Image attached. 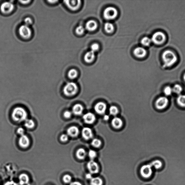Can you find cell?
Listing matches in <instances>:
<instances>
[{"mask_svg": "<svg viewBox=\"0 0 185 185\" xmlns=\"http://www.w3.org/2000/svg\"><path fill=\"white\" fill-rule=\"evenodd\" d=\"M12 117L14 121L21 122L25 121L27 119L28 114L24 108L17 107L13 110Z\"/></svg>", "mask_w": 185, "mask_h": 185, "instance_id": "obj_1", "label": "cell"}, {"mask_svg": "<svg viewBox=\"0 0 185 185\" xmlns=\"http://www.w3.org/2000/svg\"><path fill=\"white\" fill-rule=\"evenodd\" d=\"M162 59L164 64L167 67H170L174 64L177 60L175 54L170 50H166L163 53Z\"/></svg>", "mask_w": 185, "mask_h": 185, "instance_id": "obj_2", "label": "cell"}, {"mask_svg": "<svg viewBox=\"0 0 185 185\" xmlns=\"http://www.w3.org/2000/svg\"><path fill=\"white\" fill-rule=\"evenodd\" d=\"M78 91V87L76 83H68L63 88L64 94L67 96H72L75 95Z\"/></svg>", "mask_w": 185, "mask_h": 185, "instance_id": "obj_3", "label": "cell"}, {"mask_svg": "<svg viewBox=\"0 0 185 185\" xmlns=\"http://www.w3.org/2000/svg\"><path fill=\"white\" fill-rule=\"evenodd\" d=\"M118 13V11L116 8L109 7L105 10L103 12V16L105 19L107 20H113L116 17Z\"/></svg>", "mask_w": 185, "mask_h": 185, "instance_id": "obj_4", "label": "cell"}, {"mask_svg": "<svg viewBox=\"0 0 185 185\" xmlns=\"http://www.w3.org/2000/svg\"><path fill=\"white\" fill-rule=\"evenodd\" d=\"M140 172L142 177L148 179L152 176L153 172L152 166L150 164H145L141 168Z\"/></svg>", "mask_w": 185, "mask_h": 185, "instance_id": "obj_5", "label": "cell"}, {"mask_svg": "<svg viewBox=\"0 0 185 185\" xmlns=\"http://www.w3.org/2000/svg\"><path fill=\"white\" fill-rule=\"evenodd\" d=\"M14 6L11 1H5L0 6V11L4 14H8L11 13L14 9Z\"/></svg>", "mask_w": 185, "mask_h": 185, "instance_id": "obj_6", "label": "cell"}, {"mask_svg": "<svg viewBox=\"0 0 185 185\" xmlns=\"http://www.w3.org/2000/svg\"><path fill=\"white\" fill-rule=\"evenodd\" d=\"M19 33L22 38L28 39L30 38L31 36L32 31L29 26L24 24L20 27Z\"/></svg>", "mask_w": 185, "mask_h": 185, "instance_id": "obj_7", "label": "cell"}, {"mask_svg": "<svg viewBox=\"0 0 185 185\" xmlns=\"http://www.w3.org/2000/svg\"><path fill=\"white\" fill-rule=\"evenodd\" d=\"M169 103V100L166 97H161L156 100L155 106L157 109L163 110L168 106Z\"/></svg>", "mask_w": 185, "mask_h": 185, "instance_id": "obj_8", "label": "cell"}, {"mask_svg": "<svg viewBox=\"0 0 185 185\" xmlns=\"http://www.w3.org/2000/svg\"><path fill=\"white\" fill-rule=\"evenodd\" d=\"M166 40L165 35L162 32H156L153 35L152 41L157 45H160L163 43Z\"/></svg>", "mask_w": 185, "mask_h": 185, "instance_id": "obj_9", "label": "cell"}, {"mask_svg": "<svg viewBox=\"0 0 185 185\" xmlns=\"http://www.w3.org/2000/svg\"><path fill=\"white\" fill-rule=\"evenodd\" d=\"M87 167L90 174H97L99 172L100 167L98 164L93 160H91L87 164Z\"/></svg>", "mask_w": 185, "mask_h": 185, "instance_id": "obj_10", "label": "cell"}, {"mask_svg": "<svg viewBox=\"0 0 185 185\" xmlns=\"http://www.w3.org/2000/svg\"><path fill=\"white\" fill-rule=\"evenodd\" d=\"M64 2L69 9L72 11H76L80 7L81 1L80 0H74V1H64Z\"/></svg>", "mask_w": 185, "mask_h": 185, "instance_id": "obj_11", "label": "cell"}, {"mask_svg": "<svg viewBox=\"0 0 185 185\" xmlns=\"http://www.w3.org/2000/svg\"><path fill=\"white\" fill-rule=\"evenodd\" d=\"M106 105L103 102H99L95 105L94 110L98 114L103 115L104 114L106 110Z\"/></svg>", "mask_w": 185, "mask_h": 185, "instance_id": "obj_12", "label": "cell"}, {"mask_svg": "<svg viewBox=\"0 0 185 185\" xmlns=\"http://www.w3.org/2000/svg\"><path fill=\"white\" fill-rule=\"evenodd\" d=\"M18 142L20 146L23 148H27L29 146L30 143L29 139L25 135L21 136Z\"/></svg>", "mask_w": 185, "mask_h": 185, "instance_id": "obj_13", "label": "cell"}, {"mask_svg": "<svg viewBox=\"0 0 185 185\" xmlns=\"http://www.w3.org/2000/svg\"><path fill=\"white\" fill-rule=\"evenodd\" d=\"M147 51L142 47H137L133 51V54L136 57L139 58L145 57L147 54Z\"/></svg>", "mask_w": 185, "mask_h": 185, "instance_id": "obj_14", "label": "cell"}, {"mask_svg": "<svg viewBox=\"0 0 185 185\" xmlns=\"http://www.w3.org/2000/svg\"><path fill=\"white\" fill-rule=\"evenodd\" d=\"M81 134L83 138L86 140H90L93 137L92 130L88 127H85L83 128Z\"/></svg>", "mask_w": 185, "mask_h": 185, "instance_id": "obj_15", "label": "cell"}, {"mask_svg": "<svg viewBox=\"0 0 185 185\" xmlns=\"http://www.w3.org/2000/svg\"><path fill=\"white\" fill-rule=\"evenodd\" d=\"M83 119L86 123L88 124H91L94 123L96 120V116L93 114L88 113L84 115Z\"/></svg>", "mask_w": 185, "mask_h": 185, "instance_id": "obj_16", "label": "cell"}, {"mask_svg": "<svg viewBox=\"0 0 185 185\" xmlns=\"http://www.w3.org/2000/svg\"><path fill=\"white\" fill-rule=\"evenodd\" d=\"M79 133V129L76 126L71 127L67 130V135L72 137L77 136Z\"/></svg>", "mask_w": 185, "mask_h": 185, "instance_id": "obj_17", "label": "cell"}, {"mask_svg": "<svg viewBox=\"0 0 185 185\" xmlns=\"http://www.w3.org/2000/svg\"><path fill=\"white\" fill-rule=\"evenodd\" d=\"M97 27V23L94 20H90L86 23V29L88 31L91 32L94 31L96 29Z\"/></svg>", "mask_w": 185, "mask_h": 185, "instance_id": "obj_18", "label": "cell"}, {"mask_svg": "<svg viewBox=\"0 0 185 185\" xmlns=\"http://www.w3.org/2000/svg\"><path fill=\"white\" fill-rule=\"evenodd\" d=\"M111 125L114 128L119 129L123 125V122L121 119L118 117H115L112 120Z\"/></svg>", "mask_w": 185, "mask_h": 185, "instance_id": "obj_19", "label": "cell"}, {"mask_svg": "<svg viewBox=\"0 0 185 185\" xmlns=\"http://www.w3.org/2000/svg\"><path fill=\"white\" fill-rule=\"evenodd\" d=\"M72 113L76 115L82 114L83 111V107L82 105L77 104L74 105L72 108Z\"/></svg>", "mask_w": 185, "mask_h": 185, "instance_id": "obj_20", "label": "cell"}, {"mask_svg": "<svg viewBox=\"0 0 185 185\" xmlns=\"http://www.w3.org/2000/svg\"><path fill=\"white\" fill-rule=\"evenodd\" d=\"M18 179H19L20 184L21 185L27 184L29 181V178L28 176L24 173L20 174L18 177Z\"/></svg>", "mask_w": 185, "mask_h": 185, "instance_id": "obj_21", "label": "cell"}, {"mask_svg": "<svg viewBox=\"0 0 185 185\" xmlns=\"http://www.w3.org/2000/svg\"><path fill=\"white\" fill-rule=\"evenodd\" d=\"M95 58V52L90 51L86 53L84 56V60L85 62L90 63L94 60Z\"/></svg>", "mask_w": 185, "mask_h": 185, "instance_id": "obj_22", "label": "cell"}, {"mask_svg": "<svg viewBox=\"0 0 185 185\" xmlns=\"http://www.w3.org/2000/svg\"><path fill=\"white\" fill-rule=\"evenodd\" d=\"M76 157L80 160H83L85 158L86 153L84 149L81 148L78 149L76 152Z\"/></svg>", "mask_w": 185, "mask_h": 185, "instance_id": "obj_23", "label": "cell"}, {"mask_svg": "<svg viewBox=\"0 0 185 185\" xmlns=\"http://www.w3.org/2000/svg\"><path fill=\"white\" fill-rule=\"evenodd\" d=\"M91 185H102L103 181L100 177L92 178L90 180Z\"/></svg>", "mask_w": 185, "mask_h": 185, "instance_id": "obj_24", "label": "cell"}, {"mask_svg": "<svg viewBox=\"0 0 185 185\" xmlns=\"http://www.w3.org/2000/svg\"><path fill=\"white\" fill-rule=\"evenodd\" d=\"M177 102L179 106L185 108V95H180L177 98Z\"/></svg>", "mask_w": 185, "mask_h": 185, "instance_id": "obj_25", "label": "cell"}, {"mask_svg": "<svg viewBox=\"0 0 185 185\" xmlns=\"http://www.w3.org/2000/svg\"><path fill=\"white\" fill-rule=\"evenodd\" d=\"M150 164L152 167H154L156 170L160 169L163 165L162 162L160 160L158 159L152 161Z\"/></svg>", "mask_w": 185, "mask_h": 185, "instance_id": "obj_26", "label": "cell"}, {"mask_svg": "<svg viewBox=\"0 0 185 185\" xmlns=\"http://www.w3.org/2000/svg\"><path fill=\"white\" fill-rule=\"evenodd\" d=\"M105 29L107 33H111L114 30V26L111 23H106L105 24Z\"/></svg>", "mask_w": 185, "mask_h": 185, "instance_id": "obj_27", "label": "cell"}, {"mask_svg": "<svg viewBox=\"0 0 185 185\" xmlns=\"http://www.w3.org/2000/svg\"><path fill=\"white\" fill-rule=\"evenodd\" d=\"M173 92L177 94H180L183 91V88L179 84H176L172 88Z\"/></svg>", "mask_w": 185, "mask_h": 185, "instance_id": "obj_28", "label": "cell"}, {"mask_svg": "<svg viewBox=\"0 0 185 185\" xmlns=\"http://www.w3.org/2000/svg\"><path fill=\"white\" fill-rule=\"evenodd\" d=\"M25 126L27 128L31 129L33 128L35 125L34 122L32 119H27L25 122Z\"/></svg>", "mask_w": 185, "mask_h": 185, "instance_id": "obj_29", "label": "cell"}, {"mask_svg": "<svg viewBox=\"0 0 185 185\" xmlns=\"http://www.w3.org/2000/svg\"><path fill=\"white\" fill-rule=\"evenodd\" d=\"M77 72L75 69H72L69 71L68 72L69 77L71 79H74L77 77Z\"/></svg>", "mask_w": 185, "mask_h": 185, "instance_id": "obj_30", "label": "cell"}, {"mask_svg": "<svg viewBox=\"0 0 185 185\" xmlns=\"http://www.w3.org/2000/svg\"><path fill=\"white\" fill-rule=\"evenodd\" d=\"M152 40L147 37H144L142 39L141 43L144 46H147L150 45Z\"/></svg>", "mask_w": 185, "mask_h": 185, "instance_id": "obj_31", "label": "cell"}, {"mask_svg": "<svg viewBox=\"0 0 185 185\" xmlns=\"http://www.w3.org/2000/svg\"><path fill=\"white\" fill-rule=\"evenodd\" d=\"M91 145L93 147L98 148L100 147L101 145V140L97 139H93L91 142Z\"/></svg>", "mask_w": 185, "mask_h": 185, "instance_id": "obj_32", "label": "cell"}, {"mask_svg": "<svg viewBox=\"0 0 185 185\" xmlns=\"http://www.w3.org/2000/svg\"><path fill=\"white\" fill-rule=\"evenodd\" d=\"M173 92L172 88L170 87V86H167L164 88V93L166 96H170Z\"/></svg>", "mask_w": 185, "mask_h": 185, "instance_id": "obj_33", "label": "cell"}, {"mask_svg": "<svg viewBox=\"0 0 185 185\" xmlns=\"http://www.w3.org/2000/svg\"><path fill=\"white\" fill-rule=\"evenodd\" d=\"M109 112L110 114L115 116L118 113V110L116 106H112L110 108Z\"/></svg>", "mask_w": 185, "mask_h": 185, "instance_id": "obj_34", "label": "cell"}, {"mask_svg": "<svg viewBox=\"0 0 185 185\" xmlns=\"http://www.w3.org/2000/svg\"><path fill=\"white\" fill-rule=\"evenodd\" d=\"M63 181L64 183H67V184L70 183L72 181V177L69 175L66 174L63 178Z\"/></svg>", "mask_w": 185, "mask_h": 185, "instance_id": "obj_35", "label": "cell"}, {"mask_svg": "<svg viewBox=\"0 0 185 185\" xmlns=\"http://www.w3.org/2000/svg\"><path fill=\"white\" fill-rule=\"evenodd\" d=\"M85 28L82 26H78L76 29V33L78 35H81L84 33L85 32Z\"/></svg>", "mask_w": 185, "mask_h": 185, "instance_id": "obj_36", "label": "cell"}, {"mask_svg": "<svg viewBox=\"0 0 185 185\" xmlns=\"http://www.w3.org/2000/svg\"><path fill=\"white\" fill-rule=\"evenodd\" d=\"M97 155V154L96 152L94 150H90L88 153V156L91 160H93L96 157Z\"/></svg>", "mask_w": 185, "mask_h": 185, "instance_id": "obj_37", "label": "cell"}, {"mask_svg": "<svg viewBox=\"0 0 185 185\" xmlns=\"http://www.w3.org/2000/svg\"><path fill=\"white\" fill-rule=\"evenodd\" d=\"M91 51L95 52L97 51L98 50V49H99V46L98 45V44L95 43L93 44V45H91Z\"/></svg>", "mask_w": 185, "mask_h": 185, "instance_id": "obj_38", "label": "cell"}, {"mask_svg": "<svg viewBox=\"0 0 185 185\" xmlns=\"http://www.w3.org/2000/svg\"><path fill=\"white\" fill-rule=\"evenodd\" d=\"M25 24L29 26L30 25L32 24L33 21L31 18L28 17L25 18L24 20Z\"/></svg>", "mask_w": 185, "mask_h": 185, "instance_id": "obj_39", "label": "cell"}, {"mask_svg": "<svg viewBox=\"0 0 185 185\" xmlns=\"http://www.w3.org/2000/svg\"><path fill=\"white\" fill-rule=\"evenodd\" d=\"M69 139V136L66 134H63L60 137V140L61 141L63 142H67Z\"/></svg>", "mask_w": 185, "mask_h": 185, "instance_id": "obj_40", "label": "cell"}, {"mask_svg": "<svg viewBox=\"0 0 185 185\" xmlns=\"http://www.w3.org/2000/svg\"><path fill=\"white\" fill-rule=\"evenodd\" d=\"M72 113L70 111H66L64 113V116L66 118H70L72 115Z\"/></svg>", "mask_w": 185, "mask_h": 185, "instance_id": "obj_41", "label": "cell"}, {"mask_svg": "<svg viewBox=\"0 0 185 185\" xmlns=\"http://www.w3.org/2000/svg\"><path fill=\"white\" fill-rule=\"evenodd\" d=\"M17 132L21 136L24 135V130L22 128H19L18 129Z\"/></svg>", "mask_w": 185, "mask_h": 185, "instance_id": "obj_42", "label": "cell"}, {"mask_svg": "<svg viewBox=\"0 0 185 185\" xmlns=\"http://www.w3.org/2000/svg\"><path fill=\"white\" fill-rule=\"evenodd\" d=\"M4 185H17L16 183L13 181H8L5 183Z\"/></svg>", "mask_w": 185, "mask_h": 185, "instance_id": "obj_43", "label": "cell"}, {"mask_svg": "<svg viewBox=\"0 0 185 185\" xmlns=\"http://www.w3.org/2000/svg\"><path fill=\"white\" fill-rule=\"evenodd\" d=\"M69 185H83L79 181H74L73 182H71Z\"/></svg>", "mask_w": 185, "mask_h": 185, "instance_id": "obj_44", "label": "cell"}, {"mask_svg": "<svg viewBox=\"0 0 185 185\" xmlns=\"http://www.w3.org/2000/svg\"><path fill=\"white\" fill-rule=\"evenodd\" d=\"M91 174H90V173H89V174H86V177L88 179L91 180V178H92V175H91Z\"/></svg>", "mask_w": 185, "mask_h": 185, "instance_id": "obj_45", "label": "cell"}, {"mask_svg": "<svg viewBox=\"0 0 185 185\" xmlns=\"http://www.w3.org/2000/svg\"><path fill=\"white\" fill-rule=\"evenodd\" d=\"M109 119V116L108 115H105L104 117H103V119L105 121H107Z\"/></svg>", "mask_w": 185, "mask_h": 185, "instance_id": "obj_46", "label": "cell"}, {"mask_svg": "<svg viewBox=\"0 0 185 185\" xmlns=\"http://www.w3.org/2000/svg\"><path fill=\"white\" fill-rule=\"evenodd\" d=\"M20 1L21 3H22V4H28L30 2V1Z\"/></svg>", "mask_w": 185, "mask_h": 185, "instance_id": "obj_47", "label": "cell"}, {"mask_svg": "<svg viewBox=\"0 0 185 185\" xmlns=\"http://www.w3.org/2000/svg\"><path fill=\"white\" fill-rule=\"evenodd\" d=\"M49 2V3H55V2H57V1H48Z\"/></svg>", "mask_w": 185, "mask_h": 185, "instance_id": "obj_48", "label": "cell"}, {"mask_svg": "<svg viewBox=\"0 0 185 185\" xmlns=\"http://www.w3.org/2000/svg\"><path fill=\"white\" fill-rule=\"evenodd\" d=\"M184 80L185 81V74H184Z\"/></svg>", "mask_w": 185, "mask_h": 185, "instance_id": "obj_49", "label": "cell"}]
</instances>
